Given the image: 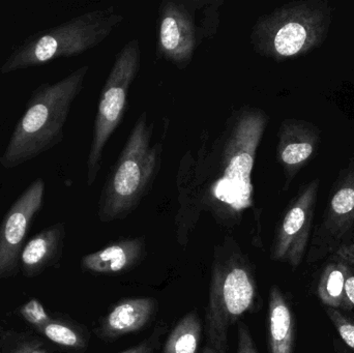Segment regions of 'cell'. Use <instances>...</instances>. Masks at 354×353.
Here are the masks:
<instances>
[{"instance_id": "6da1fadb", "label": "cell", "mask_w": 354, "mask_h": 353, "mask_svg": "<svg viewBox=\"0 0 354 353\" xmlns=\"http://www.w3.org/2000/svg\"><path fill=\"white\" fill-rule=\"evenodd\" d=\"M268 124L261 109L243 108L228 120L224 132L207 157H199L198 171L187 174L185 197L191 194L194 205L208 209L214 216L239 215L252 205V171L258 146ZM187 203V202H185Z\"/></svg>"}, {"instance_id": "7a4b0ae2", "label": "cell", "mask_w": 354, "mask_h": 353, "mask_svg": "<svg viewBox=\"0 0 354 353\" xmlns=\"http://www.w3.org/2000/svg\"><path fill=\"white\" fill-rule=\"evenodd\" d=\"M89 66H83L54 83L33 90L0 158L4 169L28 163L59 144L73 103L84 86Z\"/></svg>"}, {"instance_id": "3957f363", "label": "cell", "mask_w": 354, "mask_h": 353, "mask_svg": "<svg viewBox=\"0 0 354 353\" xmlns=\"http://www.w3.org/2000/svg\"><path fill=\"white\" fill-rule=\"evenodd\" d=\"M257 285L251 263L232 240L216 249L205 312L202 353H229V329L252 312Z\"/></svg>"}, {"instance_id": "277c9868", "label": "cell", "mask_w": 354, "mask_h": 353, "mask_svg": "<svg viewBox=\"0 0 354 353\" xmlns=\"http://www.w3.org/2000/svg\"><path fill=\"white\" fill-rule=\"evenodd\" d=\"M333 10L326 0H297L259 17L250 41L254 51L283 61L299 57L326 41L333 22Z\"/></svg>"}, {"instance_id": "5b68a950", "label": "cell", "mask_w": 354, "mask_h": 353, "mask_svg": "<svg viewBox=\"0 0 354 353\" xmlns=\"http://www.w3.org/2000/svg\"><path fill=\"white\" fill-rule=\"evenodd\" d=\"M153 126L142 112L102 189L100 221L122 220L136 209L160 169L162 145H151Z\"/></svg>"}, {"instance_id": "8992f818", "label": "cell", "mask_w": 354, "mask_h": 353, "mask_svg": "<svg viewBox=\"0 0 354 353\" xmlns=\"http://www.w3.org/2000/svg\"><path fill=\"white\" fill-rule=\"evenodd\" d=\"M124 19V15L112 8L95 10L39 31L14 49L2 64L0 73L8 75L84 53L103 43Z\"/></svg>"}, {"instance_id": "52a82bcc", "label": "cell", "mask_w": 354, "mask_h": 353, "mask_svg": "<svg viewBox=\"0 0 354 353\" xmlns=\"http://www.w3.org/2000/svg\"><path fill=\"white\" fill-rule=\"evenodd\" d=\"M223 4L222 0H164L159 8L160 57L187 68L196 50L218 32Z\"/></svg>"}, {"instance_id": "ba28073f", "label": "cell", "mask_w": 354, "mask_h": 353, "mask_svg": "<svg viewBox=\"0 0 354 353\" xmlns=\"http://www.w3.org/2000/svg\"><path fill=\"white\" fill-rule=\"evenodd\" d=\"M138 39H131L116 55L100 97L93 140L86 161V184L93 186L102 167L104 149L118 128L128 108L129 90L140 68Z\"/></svg>"}, {"instance_id": "9c48e42d", "label": "cell", "mask_w": 354, "mask_h": 353, "mask_svg": "<svg viewBox=\"0 0 354 353\" xmlns=\"http://www.w3.org/2000/svg\"><path fill=\"white\" fill-rule=\"evenodd\" d=\"M354 229V153L335 180L322 221L314 228L306 261L309 265L330 256Z\"/></svg>"}, {"instance_id": "30bf717a", "label": "cell", "mask_w": 354, "mask_h": 353, "mask_svg": "<svg viewBox=\"0 0 354 353\" xmlns=\"http://www.w3.org/2000/svg\"><path fill=\"white\" fill-rule=\"evenodd\" d=\"M320 182L304 184L289 203L277 228L272 246V260L299 267L307 256L313 233Z\"/></svg>"}, {"instance_id": "8fae6325", "label": "cell", "mask_w": 354, "mask_h": 353, "mask_svg": "<svg viewBox=\"0 0 354 353\" xmlns=\"http://www.w3.org/2000/svg\"><path fill=\"white\" fill-rule=\"evenodd\" d=\"M45 194V182L33 180L17 198L0 224V279L16 273L23 250L25 236L33 218L41 209Z\"/></svg>"}, {"instance_id": "7c38bea8", "label": "cell", "mask_w": 354, "mask_h": 353, "mask_svg": "<svg viewBox=\"0 0 354 353\" xmlns=\"http://www.w3.org/2000/svg\"><path fill=\"white\" fill-rule=\"evenodd\" d=\"M322 134L317 126L306 120L287 118L278 131L277 160L285 176L287 190L297 174L315 157Z\"/></svg>"}, {"instance_id": "4fadbf2b", "label": "cell", "mask_w": 354, "mask_h": 353, "mask_svg": "<svg viewBox=\"0 0 354 353\" xmlns=\"http://www.w3.org/2000/svg\"><path fill=\"white\" fill-rule=\"evenodd\" d=\"M158 303L153 298H126L114 305L100 321L97 337L114 341L145 329L155 317Z\"/></svg>"}, {"instance_id": "5bb4252c", "label": "cell", "mask_w": 354, "mask_h": 353, "mask_svg": "<svg viewBox=\"0 0 354 353\" xmlns=\"http://www.w3.org/2000/svg\"><path fill=\"white\" fill-rule=\"evenodd\" d=\"M145 254V238H126L83 257L85 271L103 275H118L134 269Z\"/></svg>"}, {"instance_id": "9a60e30c", "label": "cell", "mask_w": 354, "mask_h": 353, "mask_svg": "<svg viewBox=\"0 0 354 353\" xmlns=\"http://www.w3.org/2000/svg\"><path fill=\"white\" fill-rule=\"evenodd\" d=\"M64 236L66 226L57 223L33 236L21 252L23 273L33 277L49 267L62 252Z\"/></svg>"}, {"instance_id": "2e32d148", "label": "cell", "mask_w": 354, "mask_h": 353, "mask_svg": "<svg viewBox=\"0 0 354 353\" xmlns=\"http://www.w3.org/2000/svg\"><path fill=\"white\" fill-rule=\"evenodd\" d=\"M295 318L283 292L274 285L268 300V345L270 353H292Z\"/></svg>"}, {"instance_id": "e0dca14e", "label": "cell", "mask_w": 354, "mask_h": 353, "mask_svg": "<svg viewBox=\"0 0 354 353\" xmlns=\"http://www.w3.org/2000/svg\"><path fill=\"white\" fill-rule=\"evenodd\" d=\"M353 267L340 261L330 260L320 276L317 296L326 308L346 311L345 285Z\"/></svg>"}, {"instance_id": "ac0fdd59", "label": "cell", "mask_w": 354, "mask_h": 353, "mask_svg": "<svg viewBox=\"0 0 354 353\" xmlns=\"http://www.w3.org/2000/svg\"><path fill=\"white\" fill-rule=\"evenodd\" d=\"M203 327L195 310L180 319L164 345L163 353H197L201 343Z\"/></svg>"}, {"instance_id": "d6986e66", "label": "cell", "mask_w": 354, "mask_h": 353, "mask_svg": "<svg viewBox=\"0 0 354 353\" xmlns=\"http://www.w3.org/2000/svg\"><path fill=\"white\" fill-rule=\"evenodd\" d=\"M35 330L50 341L72 352H84L88 345L87 334L81 327L64 319L48 316Z\"/></svg>"}, {"instance_id": "ffe728a7", "label": "cell", "mask_w": 354, "mask_h": 353, "mask_svg": "<svg viewBox=\"0 0 354 353\" xmlns=\"http://www.w3.org/2000/svg\"><path fill=\"white\" fill-rule=\"evenodd\" d=\"M326 314L336 327L341 339L348 347L354 350V323L338 309L326 308Z\"/></svg>"}, {"instance_id": "44dd1931", "label": "cell", "mask_w": 354, "mask_h": 353, "mask_svg": "<svg viewBox=\"0 0 354 353\" xmlns=\"http://www.w3.org/2000/svg\"><path fill=\"white\" fill-rule=\"evenodd\" d=\"M167 332V325H160L147 339L120 353H155L161 345V340Z\"/></svg>"}, {"instance_id": "7402d4cb", "label": "cell", "mask_w": 354, "mask_h": 353, "mask_svg": "<svg viewBox=\"0 0 354 353\" xmlns=\"http://www.w3.org/2000/svg\"><path fill=\"white\" fill-rule=\"evenodd\" d=\"M328 257L330 260L340 261L351 267L354 265V229L345 236L344 240Z\"/></svg>"}, {"instance_id": "603a6c76", "label": "cell", "mask_w": 354, "mask_h": 353, "mask_svg": "<svg viewBox=\"0 0 354 353\" xmlns=\"http://www.w3.org/2000/svg\"><path fill=\"white\" fill-rule=\"evenodd\" d=\"M21 315L23 318L32 325L33 327H39L49 315L46 312L45 309L41 306V303L37 300H29L27 304L21 308Z\"/></svg>"}, {"instance_id": "cb8c5ba5", "label": "cell", "mask_w": 354, "mask_h": 353, "mask_svg": "<svg viewBox=\"0 0 354 353\" xmlns=\"http://www.w3.org/2000/svg\"><path fill=\"white\" fill-rule=\"evenodd\" d=\"M237 327V353H258L247 325L239 321Z\"/></svg>"}, {"instance_id": "d4e9b609", "label": "cell", "mask_w": 354, "mask_h": 353, "mask_svg": "<svg viewBox=\"0 0 354 353\" xmlns=\"http://www.w3.org/2000/svg\"><path fill=\"white\" fill-rule=\"evenodd\" d=\"M8 353H49L35 341H24L17 344Z\"/></svg>"}, {"instance_id": "484cf974", "label": "cell", "mask_w": 354, "mask_h": 353, "mask_svg": "<svg viewBox=\"0 0 354 353\" xmlns=\"http://www.w3.org/2000/svg\"><path fill=\"white\" fill-rule=\"evenodd\" d=\"M345 300H346V311L354 310V269L351 271L345 285Z\"/></svg>"}]
</instances>
